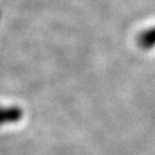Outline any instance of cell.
I'll list each match as a JSON object with an SVG mask.
<instances>
[{"mask_svg":"<svg viewBox=\"0 0 155 155\" xmlns=\"http://www.w3.org/2000/svg\"><path fill=\"white\" fill-rule=\"evenodd\" d=\"M23 116L18 107H0V125L20 121Z\"/></svg>","mask_w":155,"mask_h":155,"instance_id":"6da1fadb","label":"cell"}]
</instances>
